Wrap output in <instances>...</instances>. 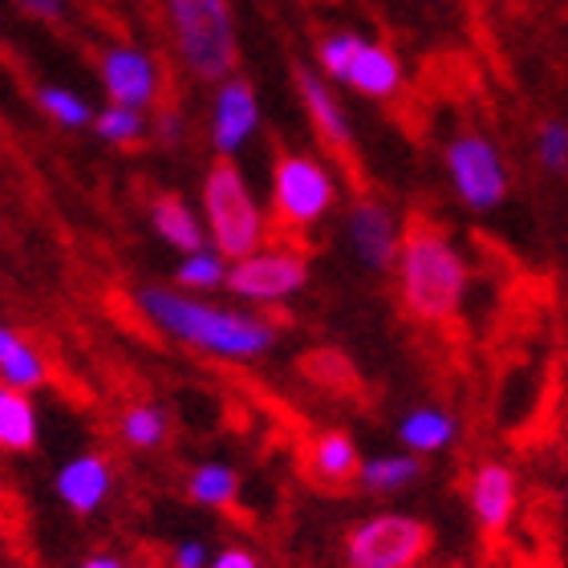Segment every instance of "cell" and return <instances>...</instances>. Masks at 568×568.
Returning a JSON list of instances; mask_svg holds the SVG:
<instances>
[{
    "label": "cell",
    "instance_id": "1",
    "mask_svg": "<svg viewBox=\"0 0 568 568\" xmlns=\"http://www.w3.org/2000/svg\"><path fill=\"white\" fill-rule=\"evenodd\" d=\"M134 308L171 342L187 345L195 354L220 357V362H256L273 354L281 329L273 321L236 305H215L187 288L166 284H142L134 288Z\"/></svg>",
    "mask_w": 568,
    "mask_h": 568
},
{
    "label": "cell",
    "instance_id": "2",
    "mask_svg": "<svg viewBox=\"0 0 568 568\" xmlns=\"http://www.w3.org/2000/svg\"><path fill=\"white\" fill-rule=\"evenodd\" d=\"M394 281H398V305L406 317L435 329L463 313V301L471 288V264L447 227L426 215H410Z\"/></svg>",
    "mask_w": 568,
    "mask_h": 568
},
{
    "label": "cell",
    "instance_id": "3",
    "mask_svg": "<svg viewBox=\"0 0 568 568\" xmlns=\"http://www.w3.org/2000/svg\"><path fill=\"white\" fill-rule=\"evenodd\" d=\"M171 45L183 70L203 85L227 82L240 65V37L232 0H163Z\"/></svg>",
    "mask_w": 568,
    "mask_h": 568
},
{
    "label": "cell",
    "instance_id": "4",
    "mask_svg": "<svg viewBox=\"0 0 568 568\" xmlns=\"http://www.w3.org/2000/svg\"><path fill=\"white\" fill-rule=\"evenodd\" d=\"M200 212L207 224V240L227 261H244L268 244V215L261 200L252 195L248 179L236 166V159H215L203 175Z\"/></svg>",
    "mask_w": 568,
    "mask_h": 568
},
{
    "label": "cell",
    "instance_id": "5",
    "mask_svg": "<svg viewBox=\"0 0 568 568\" xmlns=\"http://www.w3.org/2000/svg\"><path fill=\"white\" fill-rule=\"evenodd\" d=\"M443 175L450 183V195L471 215L499 212L511 195L508 159L496 146V139L479 126H463L443 142Z\"/></svg>",
    "mask_w": 568,
    "mask_h": 568
},
{
    "label": "cell",
    "instance_id": "6",
    "mask_svg": "<svg viewBox=\"0 0 568 568\" xmlns=\"http://www.w3.org/2000/svg\"><path fill=\"white\" fill-rule=\"evenodd\" d=\"M435 548L430 524L410 511H378L357 520L342 540L345 568H423Z\"/></svg>",
    "mask_w": 568,
    "mask_h": 568
},
{
    "label": "cell",
    "instance_id": "7",
    "mask_svg": "<svg viewBox=\"0 0 568 568\" xmlns=\"http://www.w3.org/2000/svg\"><path fill=\"white\" fill-rule=\"evenodd\" d=\"M337 207V175L308 151H281L273 163V215L284 232L317 227Z\"/></svg>",
    "mask_w": 568,
    "mask_h": 568
},
{
    "label": "cell",
    "instance_id": "8",
    "mask_svg": "<svg viewBox=\"0 0 568 568\" xmlns=\"http://www.w3.org/2000/svg\"><path fill=\"white\" fill-rule=\"evenodd\" d=\"M308 276H313V264L301 248L264 244L261 252H252L244 261H232L224 288L244 305H284L296 293H305Z\"/></svg>",
    "mask_w": 568,
    "mask_h": 568
},
{
    "label": "cell",
    "instance_id": "9",
    "mask_svg": "<svg viewBox=\"0 0 568 568\" xmlns=\"http://www.w3.org/2000/svg\"><path fill=\"white\" fill-rule=\"evenodd\" d=\"M403 232L406 224L398 220V212L378 195H357L345 207V244L369 273H394L403 252Z\"/></svg>",
    "mask_w": 568,
    "mask_h": 568
},
{
    "label": "cell",
    "instance_id": "10",
    "mask_svg": "<svg viewBox=\"0 0 568 568\" xmlns=\"http://www.w3.org/2000/svg\"><path fill=\"white\" fill-rule=\"evenodd\" d=\"M467 511L484 536H504L520 511V475L504 459H479L467 475Z\"/></svg>",
    "mask_w": 568,
    "mask_h": 568
},
{
    "label": "cell",
    "instance_id": "11",
    "mask_svg": "<svg viewBox=\"0 0 568 568\" xmlns=\"http://www.w3.org/2000/svg\"><path fill=\"white\" fill-rule=\"evenodd\" d=\"M98 78L114 106L151 110L163 94V70L142 45H106L98 58Z\"/></svg>",
    "mask_w": 568,
    "mask_h": 568
},
{
    "label": "cell",
    "instance_id": "12",
    "mask_svg": "<svg viewBox=\"0 0 568 568\" xmlns=\"http://www.w3.org/2000/svg\"><path fill=\"white\" fill-rule=\"evenodd\" d=\"M261 122H264L261 98H256V85H252L248 78L232 73L227 82L215 85L207 134H212V151L220 154V159H236V154L261 134Z\"/></svg>",
    "mask_w": 568,
    "mask_h": 568
},
{
    "label": "cell",
    "instance_id": "13",
    "mask_svg": "<svg viewBox=\"0 0 568 568\" xmlns=\"http://www.w3.org/2000/svg\"><path fill=\"white\" fill-rule=\"evenodd\" d=\"M296 94H301V106H305V119L313 126V134L321 139V146L337 159H349L354 154V122H349V110L337 98L333 82L313 65H296L293 70Z\"/></svg>",
    "mask_w": 568,
    "mask_h": 568
},
{
    "label": "cell",
    "instance_id": "14",
    "mask_svg": "<svg viewBox=\"0 0 568 568\" xmlns=\"http://www.w3.org/2000/svg\"><path fill=\"white\" fill-rule=\"evenodd\" d=\"M362 447L357 438L342 426H329V430H317L305 447V475L325 491H349L357 487V475H362Z\"/></svg>",
    "mask_w": 568,
    "mask_h": 568
},
{
    "label": "cell",
    "instance_id": "15",
    "mask_svg": "<svg viewBox=\"0 0 568 568\" xmlns=\"http://www.w3.org/2000/svg\"><path fill=\"white\" fill-rule=\"evenodd\" d=\"M342 85L354 90L357 98H369V102H394L406 90V65L386 41H369L366 37L354 61H349Z\"/></svg>",
    "mask_w": 568,
    "mask_h": 568
},
{
    "label": "cell",
    "instance_id": "16",
    "mask_svg": "<svg viewBox=\"0 0 568 568\" xmlns=\"http://www.w3.org/2000/svg\"><path fill=\"white\" fill-rule=\"evenodd\" d=\"M53 491H58V499L73 516H94L110 499V491H114V471L94 450L90 455H73L53 475Z\"/></svg>",
    "mask_w": 568,
    "mask_h": 568
},
{
    "label": "cell",
    "instance_id": "17",
    "mask_svg": "<svg viewBox=\"0 0 568 568\" xmlns=\"http://www.w3.org/2000/svg\"><path fill=\"white\" fill-rule=\"evenodd\" d=\"M394 435H398L403 450H410L418 459H435V455H447V450L459 443L463 423L450 406L423 403V406H410V410L398 418Z\"/></svg>",
    "mask_w": 568,
    "mask_h": 568
},
{
    "label": "cell",
    "instance_id": "18",
    "mask_svg": "<svg viewBox=\"0 0 568 568\" xmlns=\"http://www.w3.org/2000/svg\"><path fill=\"white\" fill-rule=\"evenodd\" d=\"M151 227H154V236L163 240L166 248H175L179 256L212 248V240H207V224H203V212H195L183 195H171V191L151 200Z\"/></svg>",
    "mask_w": 568,
    "mask_h": 568
},
{
    "label": "cell",
    "instance_id": "19",
    "mask_svg": "<svg viewBox=\"0 0 568 568\" xmlns=\"http://www.w3.org/2000/svg\"><path fill=\"white\" fill-rule=\"evenodd\" d=\"M423 479L426 459H418L410 450H382V455H369L362 463L357 491H366V496H403V491L418 487Z\"/></svg>",
    "mask_w": 568,
    "mask_h": 568
},
{
    "label": "cell",
    "instance_id": "20",
    "mask_svg": "<svg viewBox=\"0 0 568 568\" xmlns=\"http://www.w3.org/2000/svg\"><path fill=\"white\" fill-rule=\"evenodd\" d=\"M37 438H41V415H37L33 398L0 382V450L24 455L37 447Z\"/></svg>",
    "mask_w": 568,
    "mask_h": 568
},
{
    "label": "cell",
    "instance_id": "21",
    "mask_svg": "<svg viewBox=\"0 0 568 568\" xmlns=\"http://www.w3.org/2000/svg\"><path fill=\"white\" fill-rule=\"evenodd\" d=\"M187 499L212 511L232 508L240 499V471L232 463H220V459H207V463H200V467H191Z\"/></svg>",
    "mask_w": 568,
    "mask_h": 568
},
{
    "label": "cell",
    "instance_id": "22",
    "mask_svg": "<svg viewBox=\"0 0 568 568\" xmlns=\"http://www.w3.org/2000/svg\"><path fill=\"white\" fill-rule=\"evenodd\" d=\"M119 435L134 450H159L171 435V415L159 403H131L119 418Z\"/></svg>",
    "mask_w": 568,
    "mask_h": 568
},
{
    "label": "cell",
    "instance_id": "23",
    "mask_svg": "<svg viewBox=\"0 0 568 568\" xmlns=\"http://www.w3.org/2000/svg\"><path fill=\"white\" fill-rule=\"evenodd\" d=\"M227 268H232V261H227L224 252H215V248L191 252V256H179L175 284L187 288V293H215V288L227 284Z\"/></svg>",
    "mask_w": 568,
    "mask_h": 568
},
{
    "label": "cell",
    "instance_id": "24",
    "mask_svg": "<svg viewBox=\"0 0 568 568\" xmlns=\"http://www.w3.org/2000/svg\"><path fill=\"white\" fill-rule=\"evenodd\" d=\"M37 106H41L45 119H53L58 126H65V131L94 126V110H90V102H85L78 90H70V85H41V90H37Z\"/></svg>",
    "mask_w": 568,
    "mask_h": 568
},
{
    "label": "cell",
    "instance_id": "25",
    "mask_svg": "<svg viewBox=\"0 0 568 568\" xmlns=\"http://www.w3.org/2000/svg\"><path fill=\"white\" fill-rule=\"evenodd\" d=\"M49 378V366H45V357H41V349L29 342H21L12 354L0 357V382L4 386H12V390H24V394H33L41 390Z\"/></svg>",
    "mask_w": 568,
    "mask_h": 568
},
{
    "label": "cell",
    "instance_id": "26",
    "mask_svg": "<svg viewBox=\"0 0 568 568\" xmlns=\"http://www.w3.org/2000/svg\"><path fill=\"white\" fill-rule=\"evenodd\" d=\"M94 131L102 142H114V146H134L142 134L151 131V119H146V110H131V106H114L110 102L106 110H98L94 114Z\"/></svg>",
    "mask_w": 568,
    "mask_h": 568
},
{
    "label": "cell",
    "instance_id": "27",
    "mask_svg": "<svg viewBox=\"0 0 568 568\" xmlns=\"http://www.w3.org/2000/svg\"><path fill=\"white\" fill-rule=\"evenodd\" d=\"M362 41H366V37L354 33V29H333V33H325L317 41V70L325 73L333 85H342L345 70H349L354 53L362 49Z\"/></svg>",
    "mask_w": 568,
    "mask_h": 568
},
{
    "label": "cell",
    "instance_id": "28",
    "mask_svg": "<svg viewBox=\"0 0 568 568\" xmlns=\"http://www.w3.org/2000/svg\"><path fill=\"white\" fill-rule=\"evenodd\" d=\"M536 163L552 179L568 175V122L565 119H545L536 126Z\"/></svg>",
    "mask_w": 568,
    "mask_h": 568
},
{
    "label": "cell",
    "instance_id": "29",
    "mask_svg": "<svg viewBox=\"0 0 568 568\" xmlns=\"http://www.w3.org/2000/svg\"><path fill=\"white\" fill-rule=\"evenodd\" d=\"M212 548H207V540H200V536H187V540H179L175 548H171V568H212Z\"/></svg>",
    "mask_w": 568,
    "mask_h": 568
},
{
    "label": "cell",
    "instance_id": "30",
    "mask_svg": "<svg viewBox=\"0 0 568 568\" xmlns=\"http://www.w3.org/2000/svg\"><path fill=\"white\" fill-rule=\"evenodd\" d=\"M21 12H29V17H37V21H49L58 24L61 17H65V0H12Z\"/></svg>",
    "mask_w": 568,
    "mask_h": 568
},
{
    "label": "cell",
    "instance_id": "31",
    "mask_svg": "<svg viewBox=\"0 0 568 568\" xmlns=\"http://www.w3.org/2000/svg\"><path fill=\"white\" fill-rule=\"evenodd\" d=\"M212 568H261V560H256V552H248V548L227 545L212 557Z\"/></svg>",
    "mask_w": 568,
    "mask_h": 568
},
{
    "label": "cell",
    "instance_id": "32",
    "mask_svg": "<svg viewBox=\"0 0 568 568\" xmlns=\"http://www.w3.org/2000/svg\"><path fill=\"white\" fill-rule=\"evenodd\" d=\"M154 134H159V142L183 139V119H179V110H163V114L154 119Z\"/></svg>",
    "mask_w": 568,
    "mask_h": 568
},
{
    "label": "cell",
    "instance_id": "33",
    "mask_svg": "<svg viewBox=\"0 0 568 568\" xmlns=\"http://www.w3.org/2000/svg\"><path fill=\"white\" fill-rule=\"evenodd\" d=\"M82 568H126V560H119L114 552H94L82 560Z\"/></svg>",
    "mask_w": 568,
    "mask_h": 568
},
{
    "label": "cell",
    "instance_id": "34",
    "mask_svg": "<svg viewBox=\"0 0 568 568\" xmlns=\"http://www.w3.org/2000/svg\"><path fill=\"white\" fill-rule=\"evenodd\" d=\"M21 342H24V337L17 329H12V325H0V357L12 354V349H17Z\"/></svg>",
    "mask_w": 568,
    "mask_h": 568
}]
</instances>
